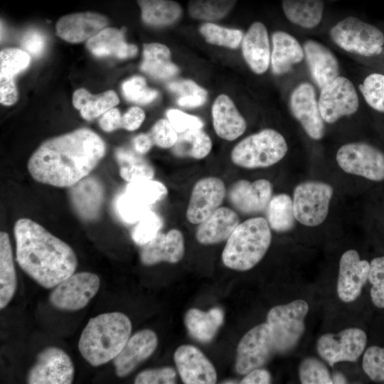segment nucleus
<instances>
[{"label":"nucleus","mask_w":384,"mask_h":384,"mask_svg":"<svg viewBox=\"0 0 384 384\" xmlns=\"http://www.w3.org/2000/svg\"><path fill=\"white\" fill-rule=\"evenodd\" d=\"M105 151L97 134L80 128L43 142L31 156L27 168L38 182L71 187L90 174Z\"/></svg>","instance_id":"nucleus-1"},{"label":"nucleus","mask_w":384,"mask_h":384,"mask_svg":"<svg viewBox=\"0 0 384 384\" xmlns=\"http://www.w3.org/2000/svg\"><path fill=\"white\" fill-rule=\"evenodd\" d=\"M16 259L23 271L46 289H51L73 273L78 266L72 247L28 218L14 228Z\"/></svg>","instance_id":"nucleus-2"},{"label":"nucleus","mask_w":384,"mask_h":384,"mask_svg":"<svg viewBox=\"0 0 384 384\" xmlns=\"http://www.w3.org/2000/svg\"><path fill=\"white\" fill-rule=\"evenodd\" d=\"M132 322L124 314L107 312L91 318L83 329L78 349L92 366H100L113 360L129 340Z\"/></svg>","instance_id":"nucleus-3"},{"label":"nucleus","mask_w":384,"mask_h":384,"mask_svg":"<svg viewBox=\"0 0 384 384\" xmlns=\"http://www.w3.org/2000/svg\"><path fill=\"white\" fill-rule=\"evenodd\" d=\"M272 240L267 219L255 217L239 223L227 240L222 253L224 265L246 271L255 267L266 254Z\"/></svg>","instance_id":"nucleus-4"},{"label":"nucleus","mask_w":384,"mask_h":384,"mask_svg":"<svg viewBox=\"0 0 384 384\" xmlns=\"http://www.w3.org/2000/svg\"><path fill=\"white\" fill-rule=\"evenodd\" d=\"M287 151V143L279 132L265 129L238 142L231 151V160L246 169L265 168L279 162Z\"/></svg>","instance_id":"nucleus-5"},{"label":"nucleus","mask_w":384,"mask_h":384,"mask_svg":"<svg viewBox=\"0 0 384 384\" xmlns=\"http://www.w3.org/2000/svg\"><path fill=\"white\" fill-rule=\"evenodd\" d=\"M330 37L341 49L366 57L380 54L384 34L375 26L355 16H348L331 27Z\"/></svg>","instance_id":"nucleus-6"},{"label":"nucleus","mask_w":384,"mask_h":384,"mask_svg":"<svg viewBox=\"0 0 384 384\" xmlns=\"http://www.w3.org/2000/svg\"><path fill=\"white\" fill-rule=\"evenodd\" d=\"M308 311L309 305L302 299L275 306L269 311L267 323L275 353L287 352L297 345L304 331Z\"/></svg>","instance_id":"nucleus-7"},{"label":"nucleus","mask_w":384,"mask_h":384,"mask_svg":"<svg viewBox=\"0 0 384 384\" xmlns=\"http://www.w3.org/2000/svg\"><path fill=\"white\" fill-rule=\"evenodd\" d=\"M333 194V187L323 181H306L299 183L292 198L296 220L309 227L321 224L328 215Z\"/></svg>","instance_id":"nucleus-8"},{"label":"nucleus","mask_w":384,"mask_h":384,"mask_svg":"<svg viewBox=\"0 0 384 384\" xmlns=\"http://www.w3.org/2000/svg\"><path fill=\"white\" fill-rule=\"evenodd\" d=\"M336 159L345 172L368 180L384 181V152L378 147L363 142L342 145Z\"/></svg>","instance_id":"nucleus-9"},{"label":"nucleus","mask_w":384,"mask_h":384,"mask_svg":"<svg viewBox=\"0 0 384 384\" xmlns=\"http://www.w3.org/2000/svg\"><path fill=\"white\" fill-rule=\"evenodd\" d=\"M100 287L99 277L90 272L73 273L53 287L49 302L55 309L77 311L84 308Z\"/></svg>","instance_id":"nucleus-10"},{"label":"nucleus","mask_w":384,"mask_h":384,"mask_svg":"<svg viewBox=\"0 0 384 384\" xmlns=\"http://www.w3.org/2000/svg\"><path fill=\"white\" fill-rule=\"evenodd\" d=\"M318 105L324 121L333 124L342 117L356 113L359 100L352 82L339 75L321 89Z\"/></svg>","instance_id":"nucleus-11"},{"label":"nucleus","mask_w":384,"mask_h":384,"mask_svg":"<svg viewBox=\"0 0 384 384\" xmlns=\"http://www.w3.org/2000/svg\"><path fill=\"white\" fill-rule=\"evenodd\" d=\"M367 343L364 331L348 328L337 334H325L317 341L319 356L330 366L342 361H356L363 353Z\"/></svg>","instance_id":"nucleus-12"},{"label":"nucleus","mask_w":384,"mask_h":384,"mask_svg":"<svg viewBox=\"0 0 384 384\" xmlns=\"http://www.w3.org/2000/svg\"><path fill=\"white\" fill-rule=\"evenodd\" d=\"M75 368L70 356L60 348L50 346L42 350L29 370V384H70Z\"/></svg>","instance_id":"nucleus-13"},{"label":"nucleus","mask_w":384,"mask_h":384,"mask_svg":"<svg viewBox=\"0 0 384 384\" xmlns=\"http://www.w3.org/2000/svg\"><path fill=\"white\" fill-rule=\"evenodd\" d=\"M275 353L267 323L255 326L240 339L237 347L235 370L246 375L265 365Z\"/></svg>","instance_id":"nucleus-14"},{"label":"nucleus","mask_w":384,"mask_h":384,"mask_svg":"<svg viewBox=\"0 0 384 384\" xmlns=\"http://www.w3.org/2000/svg\"><path fill=\"white\" fill-rule=\"evenodd\" d=\"M289 108L307 135L320 140L325 133L324 121L321 117L314 86L307 82L299 83L289 97Z\"/></svg>","instance_id":"nucleus-15"},{"label":"nucleus","mask_w":384,"mask_h":384,"mask_svg":"<svg viewBox=\"0 0 384 384\" xmlns=\"http://www.w3.org/2000/svg\"><path fill=\"white\" fill-rule=\"evenodd\" d=\"M225 195L223 181L217 177H206L194 185L186 210V218L193 224H200L222 203Z\"/></svg>","instance_id":"nucleus-16"},{"label":"nucleus","mask_w":384,"mask_h":384,"mask_svg":"<svg viewBox=\"0 0 384 384\" xmlns=\"http://www.w3.org/2000/svg\"><path fill=\"white\" fill-rule=\"evenodd\" d=\"M370 263L361 260L355 250L346 251L339 261L337 281L338 297L344 302L355 301L368 279Z\"/></svg>","instance_id":"nucleus-17"},{"label":"nucleus","mask_w":384,"mask_h":384,"mask_svg":"<svg viewBox=\"0 0 384 384\" xmlns=\"http://www.w3.org/2000/svg\"><path fill=\"white\" fill-rule=\"evenodd\" d=\"M110 23L104 14L95 11H80L61 16L55 23L58 37L71 43L88 41Z\"/></svg>","instance_id":"nucleus-18"},{"label":"nucleus","mask_w":384,"mask_h":384,"mask_svg":"<svg viewBox=\"0 0 384 384\" xmlns=\"http://www.w3.org/2000/svg\"><path fill=\"white\" fill-rule=\"evenodd\" d=\"M174 361L182 381L186 384H213L217 381L216 370L198 348L180 346L175 351Z\"/></svg>","instance_id":"nucleus-19"},{"label":"nucleus","mask_w":384,"mask_h":384,"mask_svg":"<svg viewBox=\"0 0 384 384\" xmlns=\"http://www.w3.org/2000/svg\"><path fill=\"white\" fill-rule=\"evenodd\" d=\"M154 331L143 329L130 336L120 353L113 359L116 375L125 377L149 358L157 347Z\"/></svg>","instance_id":"nucleus-20"},{"label":"nucleus","mask_w":384,"mask_h":384,"mask_svg":"<svg viewBox=\"0 0 384 384\" xmlns=\"http://www.w3.org/2000/svg\"><path fill=\"white\" fill-rule=\"evenodd\" d=\"M272 185L267 179L253 182L247 180L236 181L229 191V199L233 206L245 214L262 212L272 198Z\"/></svg>","instance_id":"nucleus-21"},{"label":"nucleus","mask_w":384,"mask_h":384,"mask_svg":"<svg viewBox=\"0 0 384 384\" xmlns=\"http://www.w3.org/2000/svg\"><path fill=\"white\" fill-rule=\"evenodd\" d=\"M184 239L181 232L172 229L168 233H158L149 242L143 245L140 259L145 265L161 262L176 263L183 257Z\"/></svg>","instance_id":"nucleus-22"},{"label":"nucleus","mask_w":384,"mask_h":384,"mask_svg":"<svg viewBox=\"0 0 384 384\" xmlns=\"http://www.w3.org/2000/svg\"><path fill=\"white\" fill-rule=\"evenodd\" d=\"M303 49L311 78L320 89L339 76L338 59L327 46L308 39L304 43Z\"/></svg>","instance_id":"nucleus-23"},{"label":"nucleus","mask_w":384,"mask_h":384,"mask_svg":"<svg viewBox=\"0 0 384 384\" xmlns=\"http://www.w3.org/2000/svg\"><path fill=\"white\" fill-rule=\"evenodd\" d=\"M242 51L252 72L261 75L267 71L271 53L268 33L264 23L255 21L250 25L242 38Z\"/></svg>","instance_id":"nucleus-24"},{"label":"nucleus","mask_w":384,"mask_h":384,"mask_svg":"<svg viewBox=\"0 0 384 384\" xmlns=\"http://www.w3.org/2000/svg\"><path fill=\"white\" fill-rule=\"evenodd\" d=\"M213 124L215 133L228 141L240 137L247 127L246 121L227 95L221 94L212 106Z\"/></svg>","instance_id":"nucleus-25"},{"label":"nucleus","mask_w":384,"mask_h":384,"mask_svg":"<svg viewBox=\"0 0 384 384\" xmlns=\"http://www.w3.org/2000/svg\"><path fill=\"white\" fill-rule=\"evenodd\" d=\"M70 198L77 213L84 220H92L99 216L104 188L97 179L86 176L70 187Z\"/></svg>","instance_id":"nucleus-26"},{"label":"nucleus","mask_w":384,"mask_h":384,"mask_svg":"<svg viewBox=\"0 0 384 384\" xmlns=\"http://www.w3.org/2000/svg\"><path fill=\"white\" fill-rule=\"evenodd\" d=\"M240 223L237 213L226 207L218 208L200 223L196 233L203 245H213L228 240Z\"/></svg>","instance_id":"nucleus-27"},{"label":"nucleus","mask_w":384,"mask_h":384,"mask_svg":"<svg viewBox=\"0 0 384 384\" xmlns=\"http://www.w3.org/2000/svg\"><path fill=\"white\" fill-rule=\"evenodd\" d=\"M88 50L96 57L113 56L119 59L133 58L138 48L128 44L123 32L116 28L106 27L87 41Z\"/></svg>","instance_id":"nucleus-28"},{"label":"nucleus","mask_w":384,"mask_h":384,"mask_svg":"<svg viewBox=\"0 0 384 384\" xmlns=\"http://www.w3.org/2000/svg\"><path fill=\"white\" fill-rule=\"evenodd\" d=\"M272 42L270 61L274 74L282 75L288 73L294 65L304 59L303 47L291 34L277 31L272 36Z\"/></svg>","instance_id":"nucleus-29"},{"label":"nucleus","mask_w":384,"mask_h":384,"mask_svg":"<svg viewBox=\"0 0 384 384\" xmlns=\"http://www.w3.org/2000/svg\"><path fill=\"white\" fill-rule=\"evenodd\" d=\"M223 319L224 313L220 308H212L207 311L192 308L186 313L184 322L193 338L206 343L213 338Z\"/></svg>","instance_id":"nucleus-30"},{"label":"nucleus","mask_w":384,"mask_h":384,"mask_svg":"<svg viewBox=\"0 0 384 384\" xmlns=\"http://www.w3.org/2000/svg\"><path fill=\"white\" fill-rule=\"evenodd\" d=\"M171 56L169 48L162 43L144 44L140 68L154 78H170L178 73V68L171 61Z\"/></svg>","instance_id":"nucleus-31"},{"label":"nucleus","mask_w":384,"mask_h":384,"mask_svg":"<svg viewBox=\"0 0 384 384\" xmlns=\"http://www.w3.org/2000/svg\"><path fill=\"white\" fill-rule=\"evenodd\" d=\"M72 102L75 108L80 110L83 119L91 121L114 107L119 100L112 90L92 95L85 88H79L73 92Z\"/></svg>","instance_id":"nucleus-32"},{"label":"nucleus","mask_w":384,"mask_h":384,"mask_svg":"<svg viewBox=\"0 0 384 384\" xmlns=\"http://www.w3.org/2000/svg\"><path fill=\"white\" fill-rule=\"evenodd\" d=\"M285 17L292 23L304 28H314L321 21L324 0H282Z\"/></svg>","instance_id":"nucleus-33"},{"label":"nucleus","mask_w":384,"mask_h":384,"mask_svg":"<svg viewBox=\"0 0 384 384\" xmlns=\"http://www.w3.org/2000/svg\"><path fill=\"white\" fill-rule=\"evenodd\" d=\"M137 2L142 21L151 26L171 25L178 21L183 14L181 6L174 0H137Z\"/></svg>","instance_id":"nucleus-34"},{"label":"nucleus","mask_w":384,"mask_h":384,"mask_svg":"<svg viewBox=\"0 0 384 384\" xmlns=\"http://www.w3.org/2000/svg\"><path fill=\"white\" fill-rule=\"evenodd\" d=\"M17 286L12 247L9 235L0 233V309H4L14 296Z\"/></svg>","instance_id":"nucleus-35"},{"label":"nucleus","mask_w":384,"mask_h":384,"mask_svg":"<svg viewBox=\"0 0 384 384\" xmlns=\"http://www.w3.org/2000/svg\"><path fill=\"white\" fill-rule=\"evenodd\" d=\"M115 156L121 177L128 182L151 179L154 170L140 154L126 148H118Z\"/></svg>","instance_id":"nucleus-36"},{"label":"nucleus","mask_w":384,"mask_h":384,"mask_svg":"<svg viewBox=\"0 0 384 384\" xmlns=\"http://www.w3.org/2000/svg\"><path fill=\"white\" fill-rule=\"evenodd\" d=\"M212 149L210 137L201 129H189L179 133L172 152L176 156L201 159L206 157Z\"/></svg>","instance_id":"nucleus-37"},{"label":"nucleus","mask_w":384,"mask_h":384,"mask_svg":"<svg viewBox=\"0 0 384 384\" xmlns=\"http://www.w3.org/2000/svg\"><path fill=\"white\" fill-rule=\"evenodd\" d=\"M267 220L270 227L279 233L292 229L295 223L292 198L287 193H279L270 199L267 208Z\"/></svg>","instance_id":"nucleus-38"},{"label":"nucleus","mask_w":384,"mask_h":384,"mask_svg":"<svg viewBox=\"0 0 384 384\" xmlns=\"http://www.w3.org/2000/svg\"><path fill=\"white\" fill-rule=\"evenodd\" d=\"M237 0H189L188 13L193 19L214 21L225 18Z\"/></svg>","instance_id":"nucleus-39"},{"label":"nucleus","mask_w":384,"mask_h":384,"mask_svg":"<svg viewBox=\"0 0 384 384\" xmlns=\"http://www.w3.org/2000/svg\"><path fill=\"white\" fill-rule=\"evenodd\" d=\"M168 89L177 96L178 105L186 108L202 106L207 100V91L191 80L171 82Z\"/></svg>","instance_id":"nucleus-40"},{"label":"nucleus","mask_w":384,"mask_h":384,"mask_svg":"<svg viewBox=\"0 0 384 384\" xmlns=\"http://www.w3.org/2000/svg\"><path fill=\"white\" fill-rule=\"evenodd\" d=\"M199 32L207 43L231 49L237 48L243 38V33L240 30L209 22L202 24Z\"/></svg>","instance_id":"nucleus-41"},{"label":"nucleus","mask_w":384,"mask_h":384,"mask_svg":"<svg viewBox=\"0 0 384 384\" xmlns=\"http://www.w3.org/2000/svg\"><path fill=\"white\" fill-rule=\"evenodd\" d=\"M125 192L141 203L150 206L163 198L167 194V189L159 181L144 179L129 182Z\"/></svg>","instance_id":"nucleus-42"},{"label":"nucleus","mask_w":384,"mask_h":384,"mask_svg":"<svg viewBox=\"0 0 384 384\" xmlns=\"http://www.w3.org/2000/svg\"><path fill=\"white\" fill-rule=\"evenodd\" d=\"M359 90L372 109L384 113V74L373 73L368 75L359 85Z\"/></svg>","instance_id":"nucleus-43"},{"label":"nucleus","mask_w":384,"mask_h":384,"mask_svg":"<svg viewBox=\"0 0 384 384\" xmlns=\"http://www.w3.org/2000/svg\"><path fill=\"white\" fill-rule=\"evenodd\" d=\"M299 377L303 384H331V375L320 360L314 357L304 358L299 367Z\"/></svg>","instance_id":"nucleus-44"},{"label":"nucleus","mask_w":384,"mask_h":384,"mask_svg":"<svg viewBox=\"0 0 384 384\" xmlns=\"http://www.w3.org/2000/svg\"><path fill=\"white\" fill-rule=\"evenodd\" d=\"M30 63V55L23 49L4 48L0 52V75L14 77L26 69Z\"/></svg>","instance_id":"nucleus-45"},{"label":"nucleus","mask_w":384,"mask_h":384,"mask_svg":"<svg viewBox=\"0 0 384 384\" xmlns=\"http://www.w3.org/2000/svg\"><path fill=\"white\" fill-rule=\"evenodd\" d=\"M122 90L128 101L142 105L153 102L159 95L156 90L146 85L145 79L141 76H133L124 81Z\"/></svg>","instance_id":"nucleus-46"},{"label":"nucleus","mask_w":384,"mask_h":384,"mask_svg":"<svg viewBox=\"0 0 384 384\" xmlns=\"http://www.w3.org/2000/svg\"><path fill=\"white\" fill-rule=\"evenodd\" d=\"M162 225L161 217L149 210L133 228L132 238L136 244L143 246L157 235Z\"/></svg>","instance_id":"nucleus-47"},{"label":"nucleus","mask_w":384,"mask_h":384,"mask_svg":"<svg viewBox=\"0 0 384 384\" xmlns=\"http://www.w3.org/2000/svg\"><path fill=\"white\" fill-rule=\"evenodd\" d=\"M117 212L121 219L127 223H137L149 210V206L137 201L124 192L116 202Z\"/></svg>","instance_id":"nucleus-48"},{"label":"nucleus","mask_w":384,"mask_h":384,"mask_svg":"<svg viewBox=\"0 0 384 384\" xmlns=\"http://www.w3.org/2000/svg\"><path fill=\"white\" fill-rule=\"evenodd\" d=\"M368 280L372 284L370 298L378 308H384V256L373 259L370 263Z\"/></svg>","instance_id":"nucleus-49"},{"label":"nucleus","mask_w":384,"mask_h":384,"mask_svg":"<svg viewBox=\"0 0 384 384\" xmlns=\"http://www.w3.org/2000/svg\"><path fill=\"white\" fill-rule=\"evenodd\" d=\"M362 367L373 380L384 382V348L372 346L365 351Z\"/></svg>","instance_id":"nucleus-50"},{"label":"nucleus","mask_w":384,"mask_h":384,"mask_svg":"<svg viewBox=\"0 0 384 384\" xmlns=\"http://www.w3.org/2000/svg\"><path fill=\"white\" fill-rule=\"evenodd\" d=\"M178 132L166 119L158 120L149 134L153 144L164 149L172 148L178 139Z\"/></svg>","instance_id":"nucleus-51"},{"label":"nucleus","mask_w":384,"mask_h":384,"mask_svg":"<svg viewBox=\"0 0 384 384\" xmlns=\"http://www.w3.org/2000/svg\"><path fill=\"white\" fill-rule=\"evenodd\" d=\"M176 373L173 368L161 367L147 369L139 373L135 380L136 384H174Z\"/></svg>","instance_id":"nucleus-52"},{"label":"nucleus","mask_w":384,"mask_h":384,"mask_svg":"<svg viewBox=\"0 0 384 384\" xmlns=\"http://www.w3.org/2000/svg\"><path fill=\"white\" fill-rule=\"evenodd\" d=\"M168 120L178 133L189 129H201L203 121L198 117L186 114L176 109H170L166 112Z\"/></svg>","instance_id":"nucleus-53"},{"label":"nucleus","mask_w":384,"mask_h":384,"mask_svg":"<svg viewBox=\"0 0 384 384\" xmlns=\"http://www.w3.org/2000/svg\"><path fill=\"white\" fill-rule=\"evenodd\" d=\"M21 45L23 50L34 57L42 55L46 47V38L43 33L31 29L27 31L21 40Z\"/></svg>","instance_id":"nucleus-54"},{"label":"nucleus","mask_w":384,"mask_h":384,"mask_svg":"<svg viewBox=\"0 0 384 384\" xmlns=\"http://www.w3.org/2000/svg\"><path fill=\"white\" fill-rule=\"evenodd\" d=\"M14 78L0 75V102L5 106L15 104L18 98Z\"/></svg>","instance_id":"nucleus-55"},{"label":"nucleus","mask_w":384,"mask_h":384,"mask_svg":"<svg viewBox=\"0 0 384 384\" xmlns=\"http://www.w3.org/2000/svg\"><path fill=\"white\" fill-rule=\"evenodd\" d=\"M144 119L145 113L142 108L132 107L122 116L121 128L128 131L136 130L142 125Z\"/></svg>","instance_id":"nucleus-56"},{"label":"nucleus","mask_w":384,"mask_h":384,"mask_svg":"<svg viewBox=\"0 0 384 384\" xmlns=\"http://www.w3.org/2000/svg\"><path fill=\"white\" fill-rule=\"evenodd\" d=\"M99 124L102 129L107 132L121 128L122 115L119 110L115 107L110 109L102 115Z\"/></svg>","instance_id":"nucleus-57"},{"label":"nucleus","mask_w":384,"mask_h":384,"mask_svg":"<svg viewBox=\"0 0 384 384\" xmlns=\"http://www.w3.org/2000/svg\"><path fill=\"white\" fill-rule=\"evenodd\" d=\"M272 380L270 373L265 369L257 368L252 370L242 379V384H267Z\"/></svg>","instance_id":"nucleus-58"},{"label":"nucleus","mask_w":384,"mask_h":384,"mask_svg":"<svg viewBox=\"0 0 384 384\" xmlns=\"http://www.w3.org/2000/svg\"><path fill=\"white\" fill-rule=\"evenodd\" d=\"M132 144L135 151L144 154L151 149L153 142L149 134H139L133 139Z\"/></svg>","instance_id":"nucleus-59"},{"label":"nucleus","mask_w":384,"mask_h":384,"mask_svg":"<svg viewBox=\"0 0 384 384\" xmlns=\"http://www.w3.org/2000/svg\"><path fill=\"white\" fill-rule=\"evenodd\" d=\"M333 383H346L347 379L345 375L338 371L334 373L331 375Z\"/></svg>","instance_id":"nucleus-60"},{"label":"nucleus","mask_w":384,"mask_h":384,"mask_svg":"<svg viewBox=\"0 0 384 384\" xmlns=\"http://www.w3.org/2000/svg\"><path fill=\"white\" fill-rule=\"evenodd\" d=\"M328 1H338V0H328Z\"/></svg>","instance_id":"nucleus-61"}]
</instances>
